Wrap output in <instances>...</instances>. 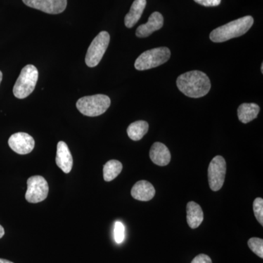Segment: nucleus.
Here are the masks:
<instances>
[{
  "label": "nucleus",
  "mask_w": 263,
  "mask_h": 263,
  "mask_svg": "<svg viewBox=\"0 0 263 263\" xmlns=\"http://www.w3.org/2000/svg\"><path fill=\"white\" fill-rule=\"evenodd\" d=\"M176 84L183 95L192 98L205 96L212 86L206 74L199 70L190 71L179 76Z\"/></svg>",
  "instance_id": "obj_1"
},
{
  "label": "nucleus",
  "mask_w": 263,
  "mask_h": 263,
  "mask_svg": "<svg viewBox=\"0 0 263 263\" xmlns=\"http://www.w3.org/2000/svg\"><path fill=\"white\" fill-rule=\"evenodd\" d=\"M254 24L251 15L242 17L218 27L211 32L210 39L214 43H223L246 34Z\"/></svg>",
  "instance_id": "obj_2"
},
{
  "label": "nucleus",
  "mask_w": 263,
  "mask_h": 263,
  "mask_svg": "<svg viewBox=\"0 0 263 263\" xmlns=\"http://www.w3.org/2000/svg\"><path fill=\"white\" fill-rule=\"evenodd\" d=\"M110 105V99L105 95L84 97L78 100L76 107L86 117H95L102 115Z\"/></svg>",
  "instance_id": "obj_3"
},
{
  "label": "nucleus",
  "mask_w": 263,
  "mask_h": 263,
  "mask_svg": "<svg viewBox=\"0 0 263 263\" xmlns=\"http://www.w3.org/2000/svg\"><path fill=\"white\" fill-rule=\"evenodd\" d=\"M38 79V70L35 66L28 65L22 69L13 92L15 98L24 99L30 95L35 89Z\"/></svg>",
  "instance_id": "obj_4"
},
{
  "label": "nucleus",
  "mask_w": 263,
  "mask_h": 263,
  "mask_svg": "<svg viewBox=\"0 0 263 263\" xmlns=\"http://www.w3.org/2000/svg\"><path fill=\"white\" fill-rule=\"evenodd\" d=\"M171 57V51L167 47L153 48L143 52L138 57L135 67L138 70H150L152 68L163 65L168 61Z\"/></svg>",
  "instance_id": "obj_5"
},
{
  "label": "nucleus",
  "mask_w": 263,
  "mask_h": 263,
  "mask_svg": "<svg viewBox=\"0 0 263 263\" xmlns=\"http://www.w3.org/2000/svg\"><path fill=\"white\" fill-rule=\"evenodd\" d=\"M110 43V34L103 31L99 33L97 37L90 44L86 53L85 62L89 67H95L100 63Z\"/></svg>",
  "instance_id": "obj_6"
},
{
  "label": "nucleus",
  "mask_w": 263,
  "mask_h": 263,
  "mask_svg": "<svg viewBox=\"0 0 263 263\" xmlns=\"http://www.w3.org/2000/svg\"><path fill=\"white\" fill-rule=\"evenodd\" d=\"M25 198L31 203H37L47 198L49 187L47 181L41 176H31L27 180Z\"/></svg>",
  "instance_id": "obj_7"
},
{
  "label": "nucleus",
  "mask_w": 263,
  "mask_h": 263,
  "mask_svg": "<svg viewBox=\"0 0 263 263\" xmlns=\"http://www.w3.org/2000/svg\"><path fill=\"white\" fill-rule=\"evenodd\" d=\"M226 175V162L221 156L213 158L208 168L209 186L212 191L221 190L224 184Z\"/></svg>",
  "instance_id": "obj_8"
},
{
  "label": "nucleus",
  "mask_w": 263,
  "mask_h": 263,
  "mask_svg": "<svg viewBox=\"0 0 263 263\" xmlns=\"http://www.w3.org/2000/svg\"><path fill=\"white\" fill-rule=\"evenodd\" d=\"M34 138L25 133H17L12 135L8 140V145L13 152L18 155H27L34 148Z\"/></svg>",
  "instance_id": "obj_9"
},
{
  "label": "nucleus",
  "mask_w": 263,
  "mask_h": 263,
  "mask_svg": "<svg viewBox=\"0 0 263 263\" xmlns=\"http://www.w3.org/2000/svg\"><path fill=\"white\" fill-rule=\"evenodd\" d=\"M26 5L49 13V14H59L66 9L67 0H22Z\"/></svg>",
  "instance_id": "obj_10"
},
{
  "label": "nucleus",
  "mask_w": 263,
  "mask_h": 263,
  "mask_svg": "<svg viewBox=\"0 0 263 263\" xmlns=\"http://www.w3.org/2000/svg\"><path fill=\"white\" fill-rule=\"evenodd\" d=\"M164 18L162 15L159 12H155L150 15L148 22L139 26L136 30V36L138 37H147L155 31L159 30L163 27Z\"/></svg>",
  "instance_id": "obj_11"
},
{
  "label": "nucleus",
  "mask_w": 263,
  "mask_h": 263,
  "mask_svg": "<svg viewBox=\"0 0 263 263\" xmlns=\"http://www.w3.org/2000/svg\"><path fill=\"white\" fill-rule=\"evenodd\" d=\"M56 163L65 174H69L72 168L73 160L65 142L60 141L57 144Z\"/></svg>",
  "instance_id": "obj_12"
},
{
  "label": "nucleus",
  "mask_w": 263,
  "mask_h": 263,
  "mask_svg": "<svg viewBox=\"0 0 263 263\" xmlns=\"http://www.w3.org/2000/svg\"><path fill=\"white\" fill-rule=\"evenodd\" d=\"M155 193L153 185L145 180L138 181L131 190L132 197L140 201H149L154 198Z\"/></svg>",
  "instance_id": "obj_13"
},
{
  "label": "nucleus",
  "mask_w": 263,
  "mask_h": 263,
  "mask_svg": "<svg viewBox=\"0 0 263 263\" xmlns=\"http://www.w3.org/2000/svg\"><path fill=\"white\" fill-rule=\"evenodd\" d=\"M152 162L159 166L167 165L171 162V152L165 145L160 142H156L152 145L149 152Z\"/></svg>",
  "instance_id": "obj_14"
},
{
  "label": "nucleus",
  "mask_w": 263,
  "mask_h": 263,
  "mask_svg": "<svg viewBox=\"0 0 263 263\" xmlns=\"http://www.w3.org/2000/svg\"><path fill=\"white\" fill-rule=\"evenodd\" d=\"M203 212L197 202H189L186 205V221L192 229H196L203 221Z\"/></svg>",
  "instance_id": "obj_15"
},
{
  "label": "nucleus",
  "mask_w": 263,
  "mask_h": 263,
  "mask_svg": "<svg viewBox=\"0 0 263 263\" xmlns=\"http://www.w3.org/2000/svg\"><path fill=\"white\" fill-rule=\"evenodd\" d=\"M146 6V0H135L129 13L124 18V24L127 28H132L138 23Z\"/></svg>",
  "instance_id": "obj_16"
},
{
  "label": "nucleus",
  "mask_w": 263,
  "mask_h": 263,
  "mask_svg": "<svg viewBox=\"0 0 263 263\" xmlns=\"http://www.w3.org/2000/svg\"><path fill=\"white\" fill-rule=\"evenodd\" d=\"M259 110H260V108L257 104H241L238 108V119L243 124H247L257 117Z\"/></svg>",
  "instance_id": "obj_17"
},
{
  "label": "nucleus",
  "mask_w": 263,
  "mask_h": 263,
  "mask_svg": "<svg viewBox=\"0 0 263 263\" xmlns=\"http://www.w3.org/2000/svg\"><path fill=\"white\" fill-rule=\"evenodd\" d=\"M148 124L145 121H137L132 123L127 129L128 136L134 141L141 140L148 133Z\"/></svg>",
  "instance_id": "obj_18"
},
{
  "label": "nucleus",
  "mask_w": 263,
  "mask_h": 263,
  "mask_svg": "<svg viewBox=\"0 0 263 263\" xmlns=\"http://www.w3.org/2000/svg\"><path fill=\"white\" fill-rule=\"evenodd\" d=\"M123 165L122 162L116 160L107 162L103 166V178L107 182L113 181L122 172Z\"/></svg>",
  "instance_id": "obj_19"
},
{
  "label": "nucleus",
  "mask_w": 263,
  "mask_h": 263,
  "mask_svg": "<svg viewBox=\"0 0 263 263\" xmlns=\"http://www.w3.org/2000/svg\"><path fill=\"white\" fill-rule=\"evenodd\" d=\"M249 249L257 254L260 258H263V240L262 238H252L248 240Z\"/></svg>",
  "instance_id": "obj_20"
},
{
  "label": "nucleus",
  "mask_w": 263,
  "mask_h": 263,
  "mask_svg": "<svg viewBox=\"0 0 263 263\" xmlns=\"http://www.w3.org/2000/svg\"><path fill=\"white\" fill-rule=\"evenodd\" d=\"M114 240L117 243H122L125 238V227L121 221H116L114 230Z\"/></svg>",
  "instance_id": "obj_21"
},
{
  "label": "nucleus",
  "mask_w": 263,
  "mask_h": 263,
  "mask_svg": "<svg viewBox=\"0 0 263 263\" xmlns=\"http://www.w3.org/2000/svg\"><path fill=\"white\" fill-rule=\"evenodd\" d=\"M253 211L256 219L261 226H263V200L257 197L253 202Z\"/></svg>",
  "instance_id": "obj_22"
},
{
  "label": "nucleus",
  "mask_w": 263,
  "mask_h": 263,
  "mask_svg": "<svg viewBox=\"0 0 263 263\" xmlns=\"http://www.w3.org/2000/svg\"><path fill=\"white\" fill-rule=\"evenodd\" d=\"M197 4L205 7H216L220 5L221 0H194Z\"/></svg>",
  "instance_id": "obj_23"
},
{
  "label": "nucleus",
  "mask_w": 263,
  "mask_h": 263,
  "mask_svg": "<svg viewBox=\"0 0 263 263\" xmlns=\"http://www.w3.org/2000/svg\"><path fill=\"white\" fill-rule=\"evenodd\" d=\"M191 263H212V260L206 254H200L196 256Z\"/></svg>",
  "instance_id": "obj_24"
},
{
  "label": "nucleus",
  "mask_w": 263,
  "mask_h": 263,
  "mask_svg": "<svg viewBox=\"0 0 263 263\" xmlns=\"http://www.w3.org/2000/svg\"><path fill=\"white\" fill-rule=\"evenodd\" d=\"M4 235H5L4 228H3V226H0V238H3V237L4 236Z\"/></svg>",
  "instance_id": "obj_25"
},
{
  "label": "nucleus",
  "mask_w": 263,
  "mask_h": 263,
  "mask_svg": "<svg viewBox=\"0 0 263 263\" xmlns=\"http://www.w3.org/2000/svg\"><path fill=\"white\" fill-rule=\"evenodd\" d=\"M0 263H13L8 260V259H0Z\"/></svg>",
  "instance_id": "obj_26"
},
{
  "label": "nucleus",
  "mask_w": 263,
  "mask_h": 263,
  "mask_svg": "<svg viewBox=\"0 0 263 263\" xmlns=\"http://www.w3.org/2000/svg\"><path fill=\"white\" fill-rule=\"evenodd\" d=\"M2 80H3V72L0 71V84H1Z\"/></svg>",
  "instance_id": "obj_27"
},
{
  "label": "nucleus",
  "mask_w": 263,
  "mask_h": 263,
  "mask_svg": "<svg viewBox=\"0 0 263 263\" xmlns=\"http://www.w3.org/2000/svg\"><path fill=\"white\" fill-rule=\"evenodd\" d=\"M261 72H262V73L263 72V64H262V65H261Z\"/></svg>",
  "instance_id": "obj_28"
}]
</instances>
